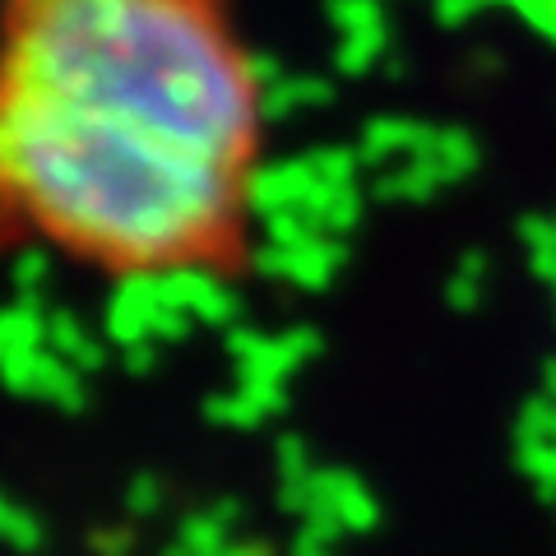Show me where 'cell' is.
Masks as SVG:
<instances>
[{
	"label": "cell",
	"mask_w": 556,
	"mask_h": 556,
	"mask_svg": "<svg viewBox=\"0 0 556 556\" xmlns=\"http://www.w3.org/2000/svg\"><path fill=\"white\" fill-rule=\"evenodd\" d=\"M265 163L237 0H0V241L108 283H232Z\"/></svg>",
	"instance_id": "1"
}]
</instances>
